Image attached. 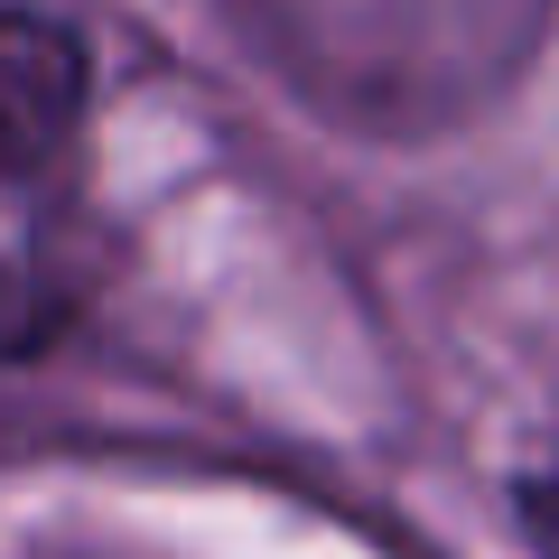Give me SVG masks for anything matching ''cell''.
Segmentation results:
<instances>
[{
	"mask_svg": "<svg viewBox=\"0 0 559 559\" xmlns=\"http://www.w3.org/2000/svg\"><path fill=\"white\" fill-rule=\"evenodd\" d=\"M252 38L355 131H448L532 66L550 0H242Z\"/></svg>",
	"mask_w": 559,
	"mask_h": 559,
	"instance_id": "6da1fadb",
	"label": "cell"
},
{
	"mask_svg": "<svg viewBox=\"0 0 559 559\" xmlns=\"http://www.w3.org/2000/svg\"><path fill=\"white\" fill-rule=\"evenodd\" d=\"M84 94H94V66L75 28L47 10H0V178L57 159L84 121Z\"/></svg>",
	"mask_w": 559,
	"mask_h": 559,
	"instance_id": "7a4b0ae2",
	"label": "cell"
},
{
	"mask_svg": "<svg viewBox=\"0 0 559 559\" xmlns=\"http://www.w3.org/2000/svg\"><path fill=\"white\" fill-rule=\"evenodd\" d=\"M522 522H532V550L559 559V466H550L540 485H522Z\"/></svg>",
	"mask_w": 559,
	"mask_h": 559,
	"instance_id": "3957f363",
	"label": "cell"
}]
</instances>
